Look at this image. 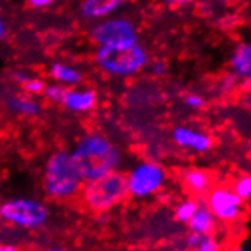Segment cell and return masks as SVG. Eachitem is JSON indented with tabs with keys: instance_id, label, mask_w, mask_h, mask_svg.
Instances as JSON below:
<instances>
[{
	"instance_id": "cell-1",
	"label": "cell",
	"mask_w": 251,
	"mask_h": 251,
	"mask_svg": "<svg viewBox=\"0 0 251 251\" xmlns=\"http://www.w3.org/2000/svg\"><path fill=\"white\" fill-rule=\"evenodd\" d=\"M72 158L84 181L113 172L121 160L116 148L99 136L85 137L72 154Z\"/></svg>"
},
{
	"instance_id": "cell-2",
	"label": "cell",
	"mask_w": 251,
	"mask_h": 251,
	"mask_svg": "<svg viewBox=\"0 0 251 251\" xmlns=\"http://www.w3.org/2000/svg\"><path fill=\"white\" fill-rule=\"evenodd\" d=\"M84 180L72 158V154L58 152L52 155L44 171V190L56 201H69L81 194Z\"/></svg>"
},
{
	"instance_id": "cell-3",
	"label": "cell",
	"mask_w": 251,
	"mask_h": 251,
	"mask_svg": "<svg viewBox=\"0 0 251 251\" xmlns=\"http://www.w3.org/2000/svg\"><path fill=\"white\" fill-rule=\"evenodd\" d=\"M81 197L85 207L92 212H107L128 197L126 175L122 172H108L82 184Z\"/></svg>"
},
{
	"instance_id": "cell-4",
	"label": "cell",
	"mask_w": 251,
	"mask_h": 251,
	"mask_svg": "<svg viewBox=\"0 0 251 251\" xmlns=\"http://www.w3.org/2000/svg\"><path fill=\"white\" fill-rule=\"evenodd\" d=\"M146 60L145 52L136 43L102 46L98 52V63L108 72L129 75L137 72Z\"/></svg>"
},
{
	"instance_id": "cell-5",
	"label": "cell",
	"mask_w": 251,
	"mask_h": 251,
	"mask_svg": "<svg viewBox=\"0 0 251 251\" xmlns=\"http://www.w3.org/2000/svg\"><path fill=\"white\" fill-rule=\"evenodd\" d=\"M0 218L6 223L23 228H40L49 219V210L44 204L32 200H14L0 207Z\"/></svg>"
},
{
	"instance_id": "cell-6",
	"label": "cell",
	"mask_w": 251,
	"mask_h": 251,
	"mask_svg": "<svg viewBox=\"0 0 251 251\" xmlns=\"http://www.w3.org/2000/svg\"><path fill=\"white\" fill-rule=\"evenodd\" d=\"M165 171L155 163H143L139 165L129 175H126L128 195L136 198H146L154 195L163 187L165 183Z\"/></svg>"
},
{
	"instance_id": "cell-7",
	"label": "cell",
	"mask_w": 251,
	"mask_h": 251,
	"mask_svg": "<svg viewBox=\"0 0 251 251\" xmlns=\"http://www.w3.org/2000/svg\"><path fill=\"white\" fill-rule=\"evenodd\" d=\"M207 209L223 223H236L244 215V201L231 186H213L207 194Z\"/></svg>"
},
{
	"instance_id": "cell-8",
	"label": "cell",
	"mask_w": 251,
	"mask_h": 251,
	"mask_svg": "<svg viewBox=\"0 0 251 251\" xmlns=\"http://www.w3.org/2000/svg\"><path fill=\"white\" fill-rule=\"evenodd\" d=\"M93 38L100 46L136 43V29L125 20H114L98 26L93 31Z\"/></svg>"
},
{
	"instance_id": "cell-9",
	"label": "cell",
	"mask_w": 251,
	"mask_h": 251,
	"mask_svg": "<svg viewBox=\"0 0 251 251\" xmlns=\"http://www.w3.org/2000/svg\"><path fill=\"white\" fill-rule=\"evenodd\" d=\"M183 186L192 195H207L215 186L213 174L205 169H189L183 174Z\"/></svg>"
},
{
	"instance_id": "cell-10",
	"label": "cell",
	"mask_w": 251,
	"mask_h": 251,
	"mask_svg": "<svg viewBox=\"0 0 251 251\" xmlns=\"http://www.w3.org/2000/svg\"><path fill=\"white\" fill-rule=\"evenodd\" d=\"M174 139L178 145L186 146V148H192V150H197V151H207L212 146V140L207 136H204L197 131L187 129V128L175 129Z\"/></svg>"
},
{
	"instance_id": "cell-11",
	"label": "cell",
	"mask_w": 251,
	"mask_h": 251,
	"mask_svg": "<svg viewBox=\"0 0 251 251\" xmlns=\"http://www.w3.org/2000/svg\"><path fill=\"white\" fill-rule=\"evenodd\" d=\"M216 218L207 207H200L187 221L190 230L198 234H212L216 230Z\"/></svg>"
},
{
	"instance_id": "cell-12",
	"label": "cell",
	"mask_w": 251,
	"mask_h": 251,
	"mask_svg": "<svg viewBox=\"0 0 251 251\" xmlns=\"http://www.w3.org/2000/svg\"><path fill=\"white\" fill-rule=\"evenodd\" d=\"M124 0H84L82 12L87 17H100L116 9Z\"/></svg>"
},
{
	"instance_id": "cell-13",
	"label": "cell",
	"mask_w": 251,
	"mask_h": 251,
	"mask_svg": "<svg viewBox=\"0 0 251 251\" xmlns=\"http://www.w3.org/2000/svg\"><path fill=\"white\" fill-rule=\"evenodd\" d=\"M95 93L93 92H70L67 90L64 98H63V104L67 105L72 110H88L95 105Z\"/></svg>"
},
{
	"instance_id": "cell-14",
	"label": "cell",
	"mask_w": 251,
	"mask_h": 251,
	"mask_svg": "<svg viewBox=\"0 0 251 251\" xmlns=\"http://www.w3.org/2000/svg\"><path fill=\"white\" fill-rule=\"evenodd\" d=\"M250 48L248 46H241L238 52L234 53L233 58V67L238 70L241 75H250V69H251V61H250Z\"/></svg>"
},
{
	"instance_id": "cell-15",
	"label": "cell",
	"mask_w": 251,
	"mask_h": 251,
	"mask_svg": "<svg viewBox=\"0 0 251 251\" xmlns=\"http://www.w3.org/2000/svg\"><path fill=\"white\" fill-rule=\"evenodd\" d=\"M52 75L58 79V81H63V82H70V84H75L79 81V73L76 70H73L67 66L63 64H55L52 67Z\"/></svg>"
},
{
	"instance_id": "cell-16",
	"label": "cell",
	"mask_w": 251,
	"mask_h": 251,
	"mask_svg": "<svg viewBox=\"0 0 251 251\" xmlns=\"http://www.w3.org/2000/svg\"><path fill=\"white\" fill-rule=\"evenodd\" d=\"M197 209H198V204L194 200L184 201V202L176 205V209H175V218H176V221H180V223H187V221L192 218V215L195 213Z\"/></svg>"
},
{
	"instance_id": "cell-17",
	"label": "cell",
	"mask_w": 251,
	"mask_h": 251,
	"mask_svg": "<svg viewBox=\"0 0 251 251\" xmlns=\"http://www.w3.org/2000/svg\"><path fill=\"white\" fill-rule=\"evenodd\" d=\"M231 189L242 201L250 200V197H251V178H250V175H244V176H241V178L236 180Z\"/></svg>"
},
{
	"instance_id": "cell-18",
	"label": "cell",
	"mask_w": 251,
	"mask_h": 251,
	"mask_svg": "<svg viewBox=\"0 0 251 251\" xmlns=\"http://www.w3.org/2000/svg\"><path fill=\"white\" fill-rule=\"evenodd\" d=\"M192 250H195V251H221V245L212 234H200L197 244L194 245Z\"/></svg>"
},
{
	"instance_id": "cell-19",
	"label": "cell",
	"mask_w": 251,
	"mask_h": 251,
	"mask_svg": "<svg viewBox=\"0 0 251 251\" xmlns=\"http://www.w3.org/2000/svg\"><path fill=\"white\" fill-rule=\"evenodd\" d=\"M66 92H67L66 88L60 87V85H52V87L46 88L48 98L52 99V100H56V102H63V98H64Z\"/></svg>"
},
{
	"instance_id": "cell-20",
	"label": "cell",
	"mask_w": 251,
	"mask_h": 251,
	"mask_svg": "<svg viewBox=\"0 0 251 251\" xmlns=\"http://www.w3.org/2000/svg\"><path fill=\"white\" fill-rule=\"evenodd\" d=\"M25 87L27 88L29 92L32 93H38L44 88V84L41 81H25Z\"/></svg>"
},
{
	"instance_id": "cell-21",
	"label": "cell",
	"mask_w": 251,
	"mask_h": 251,
	"mask_svg": "<svg viewBox=\"0 0 251 251\" xmlns=\"http://www.w3.org/2000/svg\"><path fill=\"white\" fill-rule=\"evenodd\" d=\"M14 107H17L23 111H37L38 107H35L34 104H27V102H14Z\"/></svg>"
},
{
	"instance_id": "cell-22",
	"label": "cell",
	"mask_w": 251,
	"mask_h": 251,
	"mask_svg": "<svg viewBox=\"0 0 251 251\" xmlns=\"http://www.w3.org/2000/svg\"><path fill=\"white\" fill-rule=\"evenodd\" d=\"M166 2L171 8H178V6L187 5L189 2H192V0H166Z\"/></svg>"
},
{
	"instance_id": "cell-23",
	"label": "cell",
	"mask_w": 251,
	"mask_h": 251,
	"mask_svg": "<svg viewBox=\"0 0 251 251\" xmlns=\"http://www.w3.org/2000/svg\"><path fill=\"white\" fill-rule=\"evenodd\" d=\"M29 2H31L32 6H46L52 2V0H29Z\"/></svg>"
},
{
	"instance_id": "cell-24",
	"label": "cell",
	"mask_w": 251,
	"mask_h": 251,
	"mask_svg": "<svg viewBox=\"0 0 251 251\" xmlns=\"http://www.w3.org/2000/svg\"><path fill=\"white\" fill-rule=\"evenodd\" d=\"M187 104H190V105H201V104H202V100H201L200 98L190 96V98L187 99Z\"/></svg>"
},
{
	"instance_id": "cell-25",
	"label": "cell",
	"mask_w": 251,
	"mask_h": 251,
	"mask_svg": "<svg viewBox=\"0 0 251 251\" xmlns=\"http://www.w3.org/2000/svg\"><path fill=\"white\" fill-rule=\"evenodd\" d=\"M0 251H17V248L9 247V245H2L0 247Z\"/></svg>"
},
{
	"instance_id": "cell-26",
	"label": "cell",
	"mask_w": 251,
	"mask_h": 251,
	"mask_svg": "<svg viewBox=\"0 0 251 251\" xmlns=\"http://www.w3.org/2000/svg\"><path fill=\"white\" fill-rule=\"evenodd\" d=\"M3 32H5V31H3V23H2V20H0V37L3 35Z\"/></svg>"
},
{
	"instance_id": "cell-27",
	"label": "cell",
	"mask_w": 251,
	"mask_h": 251,
	"mask_svg": "<svg viewBox=\"0 0 251 251\" xmlns=\"http://www.w3.org/2000/svg\"><path fill=\"white\" fill-rule=\"evenodd\" d=\"M233 251H247L245 248H236V250H233Z\"/></svg>"
},
{
	"instance_id": "cell-28",
	"label": "cell",
	"mask_w": 251,
	"mask_h": 251,
	"mask_svg": "<svg viewBox=\"0 0 251 251\" xmlns=\"http://www.w3.org/2000/svg\"><path fill=\"white\" fill-rule=\"evenodd\" d=\"M52 251H66V250H52Z\"/></svg>"
},
{
	"instance_id": "cell-29",
	"label": "cell",
	"mask_w": 251,
	"mask_h": 251,
	"mask_svg": "<svg viewBox=\"0 0 251 251\" xmlns=\"http://www.w3.org/2000/svg\"><path fill=\"white\" fill-rule=\"evenodd\" d=\"M0 219H2V218H0Z\"/></svg>"
}]
</instances>
